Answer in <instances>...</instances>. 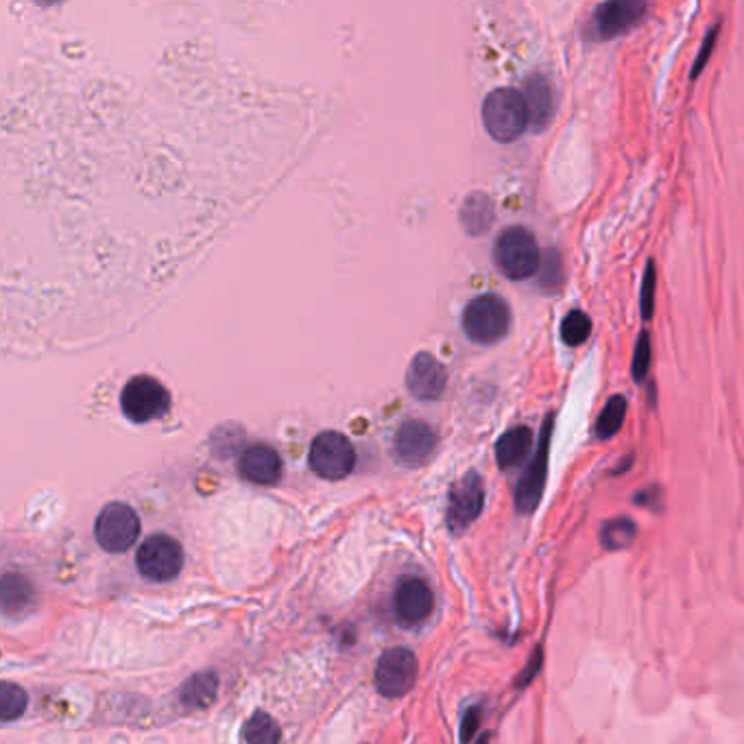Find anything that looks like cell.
Wrapping results in <instances>:
<instances>
[{
	"mask_svg": "<svg viewBox=\"0 0 744 744\" xmlns=\"http://www.w3.org/2000/svg\"><path fill=\"white\" fill-rule=\"evenodd\" d=\"M539 247L535 236L526 227L513 225L504 230L494 247V260L500 273L509 280L533 278L539 267Z\"/></svg>",
	"mask_w": 744,
	"mask_h": 744,
	"instance_id": "6da1fadb",
	"label": "cell"
},
{
	"mask_svg": "<svg viewBox=\"0 0 744 744\" xmlns=\"http://www.w3.org/2000/svg\"><path fill=\"white\" fill-rule=\"evenodd\" d=\"M483 123L489 136L498 142L518 140L528 127L522 94L513 88L489 92L483 103Z\"/></svg>",
	"mask_w": 744,
	"mask_h": 744,
	"instance_id": "7a4b0ae2",
	"label": "cell"
},
{
	"mask_svg": "<svg viewBox=\"0 0 744 744\" xmlns=\"http://www.w3.org/2000/svg\"><path fill=\"white\" fill-rule=\"evenodd\" d=\"M511 328V310L498 295L474 297L463 312V330L474 343L491 345L507 336Z\"/></svg>",
	"mask_w": 744,
	"mask_h": 744,
	"instance_id": "3957f363",
	"label": "cell"
},
{
	"mask_svg": "<svg viewBox=\"0 0 744 744\" xmlns=\"http://www.w3.org/2000/svg\"><path fill=\"white\" fill-rule=\"evenodd\" d=\"M120 408H123V415L129 422L147 424L168 413L171 393L153 376H134L125 384L123 395H120Z\"/></svg>",
	"mask_w": 744,
	"mask_h": 744,
	"instance_id": "277c9868",
	"label": "cell"
},
{
	"mask_svg": "<svg viewBox=\"0 0 744 744\" xmlns=\"http://www.w3.org/2000/svg\"><path fill=\"white\" fill-rule=\"evenodd\" d=\"M310 470L319 478L326 480H343L352 474L356 465V450L350 439L341 432L326 430L315 437L308 452Z\"/></svg>",
	"mask_w": 744,
	"mask_h": 744,
	"instance_id": "5b68a950",
	"label": "cell"
},
{
	"mask_svg": "<svg viewBox=\"0 0 744 744\" xmlns=\"http://www.w3.org/2000/svg\"><path fill=\"white\" fill-rule=\"evenodd\" d=\"M140 535V520L136 511L123 502H112L99 513L94 524V537L107 552H125L136 544Z\"/></svg>",
	"mask_w": 744,
	"mask_h": 744,
	"instance_id": "8992f818",
	"label": "cell"
},
{
	"mask_svg": "<svg viewBox=\"0 0 744 744\" xmlns=\"http://www.w3.org/2000/svg\"><path fill=\"white\" fill-rule=\"evenodd\" d=\"M136 566L149 581H173L184 568L182 544L168 535H151L138 550Z\"/></svg>",
	"mask_w": 744,
	"mask_h": 744,
	"instance_id": "52a82bcc",
	"label": "cell"
},
{
	"mask_svg": "<svg viewBox=\"0 0 744 744\" xmlns=\"http://www.w3.org/2000/svg\"><path fill=\"white\" fill-rule=\"evenodd\" d=\"M646 11V0H605L594 9L587 33H590L592 40H614L618 35L638 27Z\"/></svg>",
	"mask_w": 744,
	"mask_h": 744,
	"instance_id": "ba28073f",
	"label": "cell"
},
{
	"mask_svg": "<svg viewBox=\"0 0 744 744\" xmlns=\"http://www.w3.org/2000/svg\"><path fill=\"white\" fill-rule=\"evenodd\" d=\"M417 657L404 646L389 648L378 659L376 666V688L387 699H400L411 692L417 681Z\"/></svg>",
	"mask_w": 744,
	"mask_h": 744,
	"instance_id": "9c48e42d",
	"label": "cell"
},
{
	"mask_svg": "<svg viewBox=\"0 0 744 744\" xmlns=\"http://www.w3.org/2000/svg\"><path fill=\"white\" fill-rule=\"evenodd\" d=\"M485 507V485L476 472H467L456 480L448 496L446 522L452 533H463Z\"/></svg>",
	"mask_w": 744,
	"mask_h": 744,
	"instance_id": "30bf717a",
	"label": "cell"
},
{
	"mask_svg": "<svg viewBox=\"0 0 744 744\" xmlns=\"http://www.w3.org/2000/svg\"><path fill=\"white\" fill-rule=\"evenodd\" d=\"M432 609H435V594H432L430 585L424 579L406 576L400 581L393 596L395 618L406 627H415V624H422L426 618H430Z\"/></svg>",
	"mask_w": 744,
	"mask_h": 744,
	"instance_id": "8fae6325",
	"label": "cell"
},
{
	"mask_svg": "<svg viewBox=\"0 0 744 744\" xmlns=\"http://www.w3.org/2000/svg\"><path fill=\"white\" fill-rule=\"evenodd\" d=\"M550 426L552 417L546 419L542 441H539L537 456L526 467L522 474L518 489H515V509L520 513H533L537 509L539 500H542L544 487H546V474H548V441H550Z\"/></svg>",
	"mask_w": 744,
	"mask_h": 744,
	"instance_id": "7c38bea8",
	"label": "cell"
},
{
	"mask_svg": "<svg viewBox=\"0 0 744 744\" xmlns=\"http://www.w3.org/2000/svg\"><path fill=\"white\" fill-rule=\"evenodd\" d=\"M446 384V367L428 352H419L406 369V389L422 402L439 400L441 393L446 391Z\"/></svg>",
	"mask_w": 744,
	"mask_h": 744,
	"instance_id": "4fadbf2b",
	"label": "cell"
},
{
	"mask_svg": "<svg viewBox=\"0 0 744 744\" xmlns=\"http://www.w3.org/2000/svg\"><path fill=\"white\" fill-rule=\"evenodd\" d=\"M437 446L435 430H432L422 419H408L404 422L393 439V450L398 461L408 467H417L430 459L432 450Z\"/></svg>",
	"mask_w": 744,
	"mask_h": 744,
	"instance_id": "5bb4252c",
	"label": "cell"
},
{
	"mask_svg": "<svg viewBox=\"0 0 744 744\" xmlns=\"http://www.w3.org/2000/svg\"><path fill=\"white\" fill-rule=\"evenodd\" d=\"M522 101L526 107V123L535 131H544L550 120L555 118V92H552V83L535 72V75L524 81Z\"/></svg>",
	"mask_w": 744,
	"mask_h": 744,
	"instance_id": "9a60e30c",
	"label": "cell"
},
{
	"mask_svg": "<svg viewBox=\"0 0 744 744\" xmlns=\"http://www.w3.org/2000/svg\"><path fill=\"white\" fill-rule=\"evenodd\" d=\"M238 470L249 483L275 485L282 478V459L267 443H254L240 454Z\"/></svg>",
	"mask_w": 744,
	"mask_h": 744,
	"instance_id": "2e32d148",
	"label": "cell"
},
{
	"mask_svg": "<svg viewBox=\"0 0 744 744\" xmlns=\"http://www.w3.org/2000/svg\"><path fill=\"white\" fill-rule=\"evenodd\" d=\"M33 585L22 574L9 572L0 576V611L9 616H18L33 605Z\"/></svg>",
	"mask_w": 744,
	"mask_h": 744,
	"instance_id": "e0dca14e",
	"label": "cell"
},
{
	"mask_svg": "<svg viewBox=\"0 0 744 744\" xmlns=\"http://www.w3.org/2000/svg\"><path fill=\"white\" fill-rule=\"evenodd\" d=\"M533 448V430L520 426V428H511L504 432V435L496 443V461L500 470H511V467H518L524 456L531 452Z\"/></svg>",
	"mask_w": 744,
	"mask_h": 744,
	"instance_id": "ac0fdd59",
	"label": "cell"
},
{
	"mask_svg": "<svg viewBox=\"0 0 744 744\" xmlns=\"http://www.w3.org/2000/svg\"><path fill=\"white\" fill-rule=\"evenodd\" d=\"M496 219V208L485 192H472L470 197L463 201L461 206V225L465 227L467 234L480 236L487 234L489 227L494 225Z\"/></svg>",
	"mask_w": 744,
	"mask_h": 744,
	"instance_id": "d6986e66",
	"label": "cell"
},
{
	"mask_svg": "<svg viewBox=\"0 0 744 744\" xmlns=\"http://www.w3.org/2000/svg\"><path fill=\"white\" fill-rule=\"evenodd\" d=\"M280 738H282L280 727L275 725V720L264 712H258V714L251 716L249 723L243 729V740H247V742L273 744V742H280Z\"/></svg>",
	"mask_w": 744,
	"mask_h": 744,
	"instance_id": "ffe728a7",
	"label": "cell"
},
{
	"mask_svg": "<svg viewBox=\"0 0 744 744\" xmlns=\"http://www.w3.org/2000/svg\"><path fill=\"white\" fill-rule=\"evenodd\" d=\"M624 415H627V400H624L622 395H614V398L607 402V406L603 408V413H600V417H598L596 435L600 439L614 437L616 432L622 428Z\"/></svg>",
	"mask_w": 744,
	"mask_h": 744,
	"instance_id": "44dd1931",
	"label": "cell"
},
{
	"mask_svg": "<svg viewBox=\"0 0 744 744\" xmlns=\"http://www.w3.org/2000/svg\"><path fill=\"white\" fill-rule=\"evenodd\" d=\"M635 535H638V526L631 522L629 518H616L609 520L603 526V533H600V539H603V546L609 550H620L633 544Z\"/></svg>",
	"mask_w": 744,
	"mask_h": 744,
	"instance_id": "7402d4cb",
	"label": "cell"
},
{
	"mask_svg": "<svg viewBox=\"0 0 744 744\" xmlns=\"http://www.w3.org/2000/svg\"><path fill=\"white\" fill-rule=\"evenodd\" d=\"M29 705V696L16 683L0 681V720H16Z\"/></svg>",
	"mask_w": 744,
	"mask_h": 744,
	"instance_id": "603a6c76",
	"label": "cell"
},
{
	"mask_svg": "<svg viewBox=\"0 0 744 744\" xmlns=\"http://www.w3.org/2000/svg\"><path fill=\"white\" fill-rule=\"evenodd\" d=\"M592 334V321L585 315L583 310H572L561 321V339L566 345H581L587 341V336Z\"/></svg>",
	"mask_w": 744,
	"mask_h": 744,
	"instance_id": "cb8c5ba5",
	"label": "cell"
},
{
	"mask_svg": "<svg viewBox=\"0 0 744 744\" xmlns=\"http://www.w3.org/2000/svg\"><path fill=\"white\" fill-rule=\"evenodd\" d=\"M216 686H219V681H216L212 672L190 679L188 686L184 688V701L195 707H206L214 699Z\"/></svg>",
	"mask_w": 744,
	"mask_h": 744,
	"instance_id": "d4e9b609",
	"label": "cell"
},
{
	"mask_svg": "<svg viewBox=\"0 0 744 744\" xmlns=\"http://www.w3.org/2000/svg\"><path fill=\"white\" fill-rule=\"evenodd\" d=\"M539 284H542L544 288H548V291H555V288L561 284V260H559V254L557 251H548V254L544 256V260L539 258Z\"/></svg>",
	"mask_w": 744,
	"mask_h": 744,
	"instance_id": "484cf974",
	"label": "cell"
},
{
	"mask_svg": "<svg viewBox=\"0 0 744 744\" xmlns=\"http://www.w3.org/2000/svg\"><path fill=\"white\" fill-rule=\"evenodd\" d=\"M648 367H651V341H648V334L642 332L633 354V378L638 382L644 380L648 374Z\"/></svg>",
	"mask_w": 744,
	"mask_h": 744,
	"instance_id": "4316f807",
	"label": "cell"
},
{
	"mask_svg": "<svg viewBox=\"0 0 744 744\" xmlns=\"http://www.w3.org/2000/svg\"><path fill=\"white\" fill-rule=\"evenodd\" d=\"M655 288H657V275H655V267H653V262H651L646 267L644 284H642V312H644V319H651V315H653Z\"/></svg>",
	"mask_w": 744,
	"mask_h": 744,
	"instance_id": "83f0119b",
	"label": "cell"
},
{
	"mask_svg": "<svg viewBox=\"0 0 744 744\" xmlns=\"http://www.w3.org/2000/svg\"><path fill=\"white\" fill-rule=\"evenodd\" d=\"M476 727H478V712H470V714H467V718L463 720V734H461V740H472Z\"/></svg>",
	"mask_w": 744,
	"mask_h": 744,
	"instance_id": "f1b7e54d",
	"label": "cell"
},
{
	"mask_svg": "<svg viewBox=\"0 0 744 744\" xmlns=\"http://www.w3.org/2000/svg\"><path fill=\"white\" fill-rule=\"evenodd\" d=\"M714 35H716V29L712 31V35H707V40H705V46H703V51H701V57H699V62H696V66H694V72H692V77H696V75H699V70H701V66H703V62H705V59H707V48H712V44H714Z\"/></svg>",
	"mask_w": 744,
	"mask_h": 744,
	"instance_id": "f546056e",
	"label": "cell"
}]
</instances>
